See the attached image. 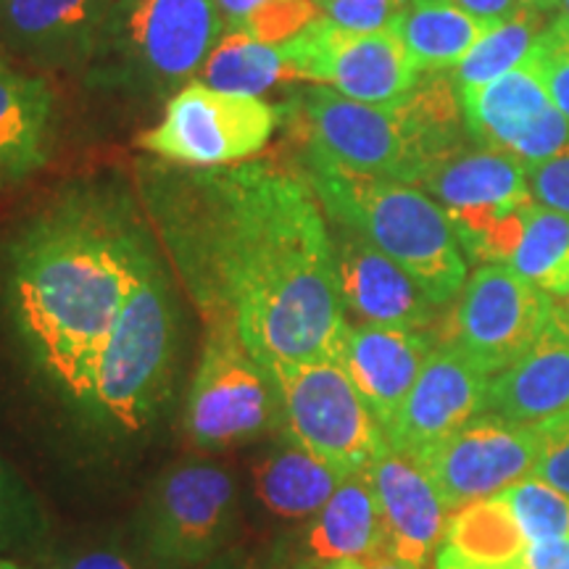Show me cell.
I'll use <instances>...</instances> for the list:
<instances>
[{
  "label": "cell",
  "mask_w": 569,
  "mask_h": 569,
  "mask_svg": "<svg viewBox=\"0 0 569 569\" xmlns=\"http://www.w3.org/2000/svg\"><path fill=\"white\" fill-rule=\"evenodd\" d=\"M551 17L553 13L522 6L515 17L498 21L493 30L482 34L478 46L461 59L459 67L451 69L453 82L459 88H480V84H488L509 74V71L525 67Z\"/></svg>",
  "instance_id": "cell-28"
},
{
  "label": "cell",
  "mask_w": 569,
  "mask_h": 569,
  "mask_svg": "<svg viewBox=\"0 0 569 569\" xmlns=\"http://www.w3.org/2000/svg\"><path fill=\"white\" fill-rule=\"evenodd\" d=\"M224 30L213 0H113L88 80L169 101L198 80Z\"/></svg>",
  "instance_id": "cell-6"
},
{
  "label": "cell",
  "mask_w": 569,
  "mask_h": 569,
  "mask_svg": "<svg viewBox=\"0 0 569 569\" xmlns=\"http://www.w3.org/2000/svg\"><path fill=\"white\" fill-rule=\"evenodd\" d=\"M280 398L284 436L338 475L367 472L388 448L386 430L338 359L267 365Z\"/></svg>",
  "instance_id": "cell-8"
},
{
  "label": "cell",
  "mask_w": 569,
  "mask_h": 569,
  "mask_svg": "<svg viewBox=\"0 0 569 569\" xmlns=\"http://www.w3.org/2000/svg\"><path fill=\"white\" fill-rule=\"evenodd\" d=\"M540 453L532 469V478L546 480L569 496V411L536 425Z\"/></svg>",
  "instance_id": "cell-34"
},
{
  "label": "cell",
  "mask_w": 569,
  "mask_h": 569,
  "mask_svg": "<svg viewBox=\"0 0 569 569\" xmlns=\"http://www.w3.org/2000/svg\"><path fill=\"white\" fill-rule=\"evenodd\" d=\"M288 538L317 567L338 559H372L386 553V530L367 472L340 482L322 511L303 525L301 536Z\"/></svg>",
  "instance_id": "cell-23"
},
{
  "label": "cell",
  "mask_w": 569,
  "mask_h": 569,
  "mask_svg": "<svg viewBox=\"0 0 569 569\" xmlns=\"http://www.w3.org/2000/svg\"><path fill=\"white\" fill-rule=\"evenodd\" d=\"M51 569H140L122 549L113 546H98V549L69 553L56 561Z\"/></svg>",
  "instance_id": "cell-37"
},
{
  "label": "cell",
  "mask_w": 569,
  "mask_h": 569,
  "mask_svg": "<svg viewBox=\"0 0 569 569\" xmlns=\"http://www.w3.org/2000/svg\"><path fill=\"white\" fill-rule=\"evenodd\" d=\"M113 0H0V42L48 71H88Z\"/></svg>",
  "instance_id": "cell-18"
},
{
  "label": "cell",
  "mask_w": 569,
  "mask_h": 569,
  "mask_svg": "<svg viewBox=\"0 0 569 569\" xmlns=\"http://www.w3.org/2000/svg\"><path fill=\"white\" fill-rule=\"evenodd\" d=\"M488 411L536 427L569 411V311L553 303L536 343L490 380Z\"/></svg>",
  "instance_id": "cell-21"
},
{
  "label": "cell",
  "mask_w": 569,
  "mask_h": 569,
  "mask_svg": "<svg viewBox=\"0 0 569 569\" xmlns=\"http://www.w3.org/2000/svg\"><path fill=\"white\" fill-rule=\"evenodd\" d=\"M280 48L296 80L319 82L359 103L403 101L422 74L390 30L353 32L322 17Z\"/></svg>",
  "instance_id": "cell-12"
},
{
  "label": "cell",
  "mask_w": 569,
  "mask_h": 569,
  "mask_svg": "<svg viewBox=\"0 0 569 569\" xmlns=\"http://www.w3.org/2000/svg\"><path fill=\"white\" fill-rule=\"evenodd\" d=\"M0 569H27V567L19 565V561H13V559L0 557Z\"/></svg>",
  "instance_id": "cell-45"
},
{
  "label": "cell",
  "mask_w": 569,
  "mask_h": 569,
  "mask_svg": "<svg viewBox=\"0 0 569 569\" xmlns=\"http://www.w3.org/2000/svg\"><path fill=\"white\" fill-rule=\"evenodd\" d=\"M407 0H315L319 17L353 32L393 30Z\"/></svg>",
  "instance_id": "cell-33"
},
{
  "label": "cell",
  "mask_w": 569,
  "mask_h": 569,
  "mask_svg": "<svg viewBox=\"0 0 569 569\" xmlns=\"http://www.w3.org/2000/svg\"><path fill=\"white\" fill-rule=\"evenodd\" d=\"M40 532V517L32 496L19 486L0 461V551H17Z\"/></svg>",
  "instance_id": "cell-32"
},
{
  "label": "cell",
  "mask_w": 569,
  "mask_h": 569,
  "mask_svg": "<svg viewBox=\"0 0 569 569\" xmlns=\"http://www.w3.org/2000/svg\"><path fill=\"white\" fill-rule=\"evenodd\" d=\"M219 13H222L227 30H243L261 9H267L274 0H213Z\"/></svg>",
  "instance_id": "cell-40"
},
{
  "label": "cell",
  "mask_w": 569,
  "mask_h": 569,
  "mask_svg": "<svg viewBox=\"0 0 569 569\" xmlns=\"http://www.w3.org/2000/svg\"><path fill=\"white\" fill-rule=\"evenodd\" d=\"M436 346L430 330L356 322L346 327L336 359L382 430H388Z\"/></svg>",
  "instance_id": "cell-19"
},
{
  "label": "cell",
  "mask_w": 569,
  "mask_h": 569,
  "mask_svg": "<svg viewBox=\"0 0 569 569\" xmlns=\"http://www.w3.org/2000/svg\"><path fill=\"white\" fill-rule=\"evenodd\" d=\"M56 134L59 106L51 84L0 56V188L46 169Z\"/></svg>",
  "instance_id": "cell-22"
},
{
  "label": "cell",
  "mask_w": 569,
  "mask_h": 569,
  "mask_svg": "<svg viewBox=\"0 0 569 569\" xmlns=\"http://www.w3.org/2000/svg\"><path fill=\"white\" fill-rule=\"evenodd\" d=\"M530 543L569 538V496L546 480L525 478L501 493Z\"/></svg>",
  "instance_id": "cell-30"
},
{
  "label": "cell",
  "mask_w": 569,
  "mask_h": 569,
  "mask_svg": "<svg viewBox=\"0 0 569 569\" xmlns=\"http://www.w3.org/2000/svg\"><path fill=\"white\" fill-rule=\"evenodd\" d=\"M530 540L501 493L451 511L436 569H519Z\"/></svg>",
  "instance_id": "cell-24"
},
{
  "label": "cell",
  "mask_w": 569,
  "mask_h": 569,
  "mask_svg": "<svg viewBox=\"0 0 569 569\" xmlns=\"http://www.w3.org/2000/svg\"><path fill=\"white\" fill-rule=\"evenodd\" d=\"M161 246L117 177L63 184L0 243V301L34 372L84 411L113 322Z\"/></svg>",
  "instance_id": "cell-2"
},
{
  "label": "cell",
  "mask_w": 569,
  "mask_h": 569,
  "mask_svg": "<svg viewBox=\"0 0 569 569\" xmlns=\"http://www.w3.org/2000/svg\"><path fill=\"white\" fill-rule=\"evenodd\" d=\"M284 80L296 77L280 42L259 40L243 30H224L196 82L230 96L261 98Z\"/></svg>",
  "instance_id": "cell-27"
},
{
  "label": "cell",
  "mask_w": 569,
  "mask_h": 569,
  "mask_svg": "<svg viewBox=\"0 0 569 569\" xmlns=\"http://www.w3.org/2000/svg\"><path fill=\"white\" fill-rule=\"evenodd\" d=\"M557 17H559L561 21H565V24H569V0H559Z\"/></svg>",
  "instance_id": "cell-44"
},
{
  "label": "cell",
  "mask_w": 569,
  "mask_h": 569,
  "mask_svg": "<svg viewBox=\"0 0 569 569\" xmlns=\"http://www.w3.org/2000/svg\"><path fill=\"white\" fill-rule=\"evenodd\" d=\"M509 269L553 301L569 298V217L536 203Z\"/></svg>",
  "instance_id": "cell-29"
},
{
  "label": "cell",
  "mask_w": 569,
  "mask_h": 569,
  "mask_svg": "<svg viewBox=\"0 0 569 569\" xmlns=\"http://www.w3.org/2000/svg\"><path fill=\"white\" fill-rule=\"evenodd\" d=\"M519 569H569V538H549L528 543Z\"/></svg>",
  "instance_id": "cell-38"
},
{
  "label": "cell",
  "mask_w": 569,
  "mask_h": 569,
  "mask_svg": "<svg viewBox=\"0 0 569 569\" xmlns=\"http://www.w3.org/2000/svg\"><path fill=\"white\" fill-rule=\"evenodd\" d=\"M419 188L446 211L472 264H509L536 206L522 161L472 142L438 161Z\"/></svg>",
  "instance_id": "cell-7"
},
{
  "label": "cell",
  "mask_w": 569,
  "mask_h": 569,
  "mask_svg": "<svg viewBox=\"0 0 569 569\" xmlns=\"http://www.w3.org/2000/svg\"><path fill=\"white\" fill-rule=\"evenodd\" d=\"M565 306H567V311H569V298H567V301H565Z\"/></svg>",
  "instance_id": "cell-46"
},
{
  "label": "cell",
  "mask_w": 569,
  "mask_h": 569,
  "mask_svg": "<svg viewBox=\"0 0 569 569\" xmlns=\"http://www.w3.org/2000/svg\"><path fill=\"white\" fill-rule=\"evenodd\" d=\"M538 453L536 427L486 411L415 461L432 480L446 509L457 511L530 478Z\"/></svg>",
  "instance_id": "cell-14"
},
{
  "label": "cell",
  "mask_w": 569,
  "mask_h": 569,
  "mask_svg": "<svg viewBox=\"0 0 569 569\" xmlns=\"http://www.w3.org/2000/svg\"><path fill=\"white\" fill-rule=\"evenodd\" d=\"M528 184L536 203L569 217V146L551 159L528 167Z\"/></svg>",
  "instance_id": "cell-36"
},
{
  "label": "cell",
  "mask_w": 569,
  "mask_h": 569,
  "mask_svg": "<svg viewBox=\"0 0 569 569\" xmlns=\"http://www.w3.org/2000/svg\"><path fill=\"white\" fill-rule=\"evenodd\" d=\"M280 119V109L264 98L230 96L190 82L169 98L161 122L142 132L138 146L153 159L180 167H230L264 151Z\"/></svg>",
  "instance_id": "cell-11"
},
{
  "label": "cell",
  "mask_w": 569,
  "mask_h": 569,
  "mask_svg": "<svg viewBox=\"0 0 569 569\" xmlns=\"http://www.w3.org/2000/svg\"><path fill=\"white\" fill-rule=\"evenodd\" d=\"M522 6H528V9H536V11H546V13H557V6L559 0H519Z\"/></svg>",
  "instance_id": "cell-43"
},
{
  "label": "cell",
  "mask_w": 569,
  "mask_h": 569,
  "mask_svg": "<svg viewBox=\"0 0 569 569\" xmlns=\"http://www.w3.org/2000/svg\"><path fill=\"white\" fill-rule=\"evenodd\" d=\"M280 422V398L267 365L232 325L209 322L184 398V436L201 451H227L267 436Z\"/></svg>",
  "instance_id": "cell-10"
},
{
  "label": "cell",
  "mask_w": 569,
  "mask_h": 569,
  "mask_svg": "<svg viewBox=\"0 0 569 569\" xmlns=\"http://www.w3.org/2000/svg\"><path fill=\"white\" fill-rule=\"evenodd\" d=\"M528 67L543 80L557 109L569 122V24H565L557 13L532 48Z\"/></svg>",
  "instance_id": "cell-31"
},
{
  "label": "cell",
  "mask_w": 569,
  "mask_h": 569,
  "mask_svg": "<svg viewBox=\"0 0 569 569\" xmlns=\"http://www.w3.org/2000/svg\"><path fill=\"white\" fill-rule=\"evenodd\" d=\"M319 569H375L369 559H338L327 561V565H319Z\"/></svg>",
  "instance_id": "cell-41"
},
{
  "label": "cell",
  "mask_w": 569,
  "mask_h": 569,
  "mask_svg": "<svg viewBox=\"0 0 569 569\" xmlns=\"http://www.w3.org/2000/svg\"><path fill=\"white\" fill-rule=\"evenodd\" d=\"M490 377L448 340H440L419 372L415 388L386 430L388 446L409 459L443 443L475 417L488 411Z\"/></svg>",
  "instance_id": "cell-16"
},
{
  "label": "cell",
  "mask_w": 569,
  "mask_h": 569,
  "mask_svg": "<svg viewBox=\"0 0 569 569\" xmlns=\"http://www.w3.org/2000/svg\"><path fill=\"white\" fill-rule=\"evenodd\" d=\"M369 561H372L375 569H422V567L407 565V561H401V559L388 557V553H380V557H372Z\"/></svg>",
  "instance_id": "cell-42"
},
{
  "label": "cell",
  "mask_w": 569,
  "mask_h": 569,
  "mask_svg": "<svg viewBox=\"0 0 569 569\" xmlns=\"http://www.w3.org/2000/svg\"><path fill=\"white\" fill-rule=\"evenodd\" d=\"M367 478L380 507L386 553L425 569L448 522V509L432 480L415 459L390 446L367 469Z\"/></svg>",
  "instance_id": "cell-20"
},
{
  "label": "cell",
  "mask_w": 569,
  "mask_h": 569,
  "mask_svg": "<svg viewBox=\"0 0 569 569\" xmlns=\"http://www.w3.org/2000/svg\"><path fill=\"white\" fill-rule=\"evenodd\" d=\"M330 238L346 315L367 325L430 330L438 306L390 256L340 222H330Z\"/></svg>",
  "instance_id": "cell-17"
},
{
  "label": "cell",
  "mask_w": 569,
  "mask_h": 569,
  "mask_svg": "<svg viewBox=\"0 0 569 569\" xmlns=\"http://www.w3.org/2000/svg\"><path fill=\"white\" fill-rule=\"evenodd\" d=\"M293 124L303 159L415 188L438 161L472 146L451 71H422L415 90L390 106L311 84L296 92Z\"/></svg>",
  "instance_id": "cell-3"
},
{
  "label": "cell",
  "mask_w": 569,
  "mask_h": 569,
  "mask_svg": "<svg viewBox=\"0 0 569 569\" xmlns=\"http://www.w3.org/2000/svg\"><path fill=\"white\" fill-rule=\"evenodd\" d=\"M134 172L163 259L206 325H232L264 365L336 359L348 322L330 222L301 169L142 159Z\"/></svg>",
  "instance_id": "cell-1"
},
{
  "label": "cell",
  "mask_w": 569,
  "mask_h": 569,
  "mask_svg": "<svg viewBox=\"0 0 569 569\" xmlns=\"http://www.w3.org/2000/svg\"><path fill=\"white\" fill-rule=\"evenodd\" d=\"M330 222L361 232L390 256L436 306L451 303L467 282V256L446 211L425 190L303 159Z\"/></svg>",
  "instance_id": "cell-4"
},
{
  "label": "cell",
  "mask_w": 569,
  "mask_h": 569,
  "mask_svg": "<svg viewBox=\"0 0 569 569\" xmlns=\"http://www.w3.org/2000/svg\"><path fill=\"white\" fill-rule=\"evenodd\" d=\"M234 478L209 461H182L161 472L142 498L138 546L161 569H198L227 551L238 532Z\"/></svg>",
  "instance_id": "cell-9"
},
{
  "label": "cell",
  "mask_w": 569,
  "mask_h": 569,
  "mask_svg": "<svg viewBox=\"0 0 569 569\" xmlns=\"http://www.w3.org/2000/svg\"><path fill=\"white\" fill-rule=\"evenodd\" d=\"M461 11H467L469 17L488 21V24H498V21H507L509 17L522 9L519 0H451Z\"/></svg>",
  "instance_id": "cell-39"
},
{
  "label": "cell",
  "mask_w": 569,
  "mask_h": 569,
  "mask_svg": "<svg viewBox=\"0 0 569 569\" xmlns=\"http://www.w3.org/2000/svg\"><path fill=\"white\" fill-rule=\"evenodd\" d=\"M198 569H319V567L296 549L293 540L282 538L277 540V543L264 546V549H256V551H243V549L224 551L219 553L217 559L206 561V565Z\"/></svg>",
  "instance_id": "cell-35"
},
{
  "label": "cell",
  "mask_w": 569,
  "mask_h": 569,
  "mask_svg": "<svg viewBox=\"0 0 569 569\" xmlns=\"http://www.w3.org/2000/svg\"><path fill=\"white\" fill-rule=\"evenodd\" d=\"M343 480V475L284 436L256 461L253 496L280 522H309Z\"/></svg>",
  "instance_id": "cell-25"
},
{
  "label": "cell",
  "mask_w": 569,
  "mask_h": 569,
  "mask_svg": "<svg viewBox=\"0 0 569 569\" xmlns=\"http://www.w3.org/2000/svg\"><path fill=\"white\" fill-rule=\"evenodd\" d=\"M469 140L525 167L569 146V122L528 63L480 88H459Z\"/></svg>",
  "instance_id": "cell-15"
},
{
  "label": "cell",
  "mask_w": 569,
  "mask_h": 569,
  "mask_svg": "<svg viewBox=\"0 0 569 569\" xmlns=\"http://www.w3.org/2000/svg\"><path fill=\"white\" fill-rule=\"evenodd\" d=\"M180 353V293L161 251L106 338L84 415L119 436L146 430L172 398Z\"/></svg>",
  "instance_id": "cell-5"
},
{
  "label": "cell",
  "mask_w": 569,
  "mask_h": 569,
  "mask_svg": "<svg viewBox=\"0 0 569 569\" xmlns=\"http://www.w3.org/2000/svg\"><path fill=\"white\" fill-rule=\"evenodd\" d=\"M553 303L507 264H480L457 296L446 340L496 377L528 353Z\"/></svg>",
  "instance_id": "cell-13"
},
{
  "label": "cell",
  "mask_w": 569,
  "mask_h": 569,
  "mask_svg": "<svg viewBox=\"0 0 569 569\" xmlns=\"http://www.w3.org/2000/svg\"><path fill=\"white\" fill-rule=\"evenodd\" d=\"M493 27L451 0H407L390 32L419 71H451Z\"/></svg>",
  "instance_id": "cell-26"
}]
</instances>
